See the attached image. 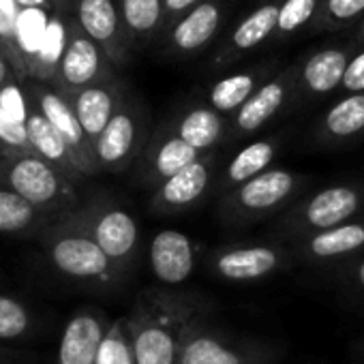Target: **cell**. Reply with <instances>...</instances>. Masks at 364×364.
Masks as SVG:
<instances>
[{
    "label": "cell",
    "mask_w": 364,
    "mask_h": 364,
    "mask_svg": "<svg viewBox=\"0 0 364 364\" xmlns=\"http://www.w3.org/2000/svg\"><path fill=\"white\" fill-rule=\"evenodd\" d=\"M35 330V313L20 298L0 294V341H20Z\"/></svg>",
    "instance_id": "4dcf8cb0"
},
{
    "label": "cell",
    "mask_w": 364,
    "mask_h": 364,
    "mask_svg": "<svg viewBox=\"0 0 364 364\" xmlns=\"http://www.w3.org/2000/svg\"><path fill=\"white\" fill-rule=\"evenodd\" d=\"M291 264V253L279 245H234L219 247L206 259L204 266L215 277L230 283L262 281Z\"/></svg>",
    "instance_id": "7c38bea8"
},
{
    "label": "cell",
    "mask_w": 364,
    "mask_h": 364,
    "mask_svg": "<svg viewBox=\"0 0 364 364\" xmlns=\"http://www.w3.org/2000/svg\"><path fill=\"white\" fill-rule=\"evenodd\" d=\"M364 20V0H323L317 31H343Z\"/></svg>",
    "instance_id": "d6a6232c"
},
{
    "label": "cell",
    "mask_w": 364,
    "mask_h": 364,
    "mask_svg": "<svg viewBox=\"0 0 364 364\" xmlns=\"http://www.w3.org/2000/svg\"><path fill=\"white\" fill-rule=\"evenodd\" d=\"M270 77H272V71L268 65L251 67V69L225 75L210 86L206 95V105L232 118Z\"/></svg>",
    "instance_id": "4316f807"
},
{
    "label": "cell",
    "mask_w": 364,
    "mask_h": 364,
    "mask_svg": "<svg viewBox=\"0 0 364 364\" xmlns=\"http://www.w3.org/2000/svg\"><path fill=\"white\" fill-rule=\"evenodd\" d=\"M230 9L232 0H204L193 11L163 31V52L178 58L204 52L223 31Z\"/></svg>",
    "instance_id": "9a60e30c"
},
{
    "label": "cell",
    "mask_w": 364,
    "mask_h": 364,
    "mask_svg": "<svg viewBox=\"0 0 364 364\" xmlns=\"http://www.w3.org/2000/svg\"><path fill=\"white\" fill-rule=\"evenodd\" d=\"M50 3H52V7L56 11L65 14V11H73V3H75V0H50Z\"/></svg>",
    "instance_id": "f35d334b"
},
{
    "label": "cell",
    "mask_w": 364,
    "mask_h": 364,
    "mask_svg": "<svg viewBox=\"0 0 364 364\" xmlns=\"http://www.w3.org/2000/svg\"><path fill=\"white\" fill-rule=\"evenodd\" d=\"M22 90L28 97V101H33L37 105V109L63 135V139L67 141V146L75 154L84 178H92V176L101 173L97 156H95V148H92L90 139L86 137L69 99L60 90H56L52 84L31 80V77H26L22 82Z\"/></svg>",
    "instance_id": "30bf717a"
},
{
    "label": "cell",
    "mask_w": 364,
    "mask_h": 364,
    "mask_svg": "<svg viewBox=\"0 0 364 364\" xmlns=\"http://www.w3.org/2000/svg\"><path fill=\"white\" fill-rule=\"evenodd\" d=\"M73 20L105 52L114 67L129 63L135 48L129 39L118 0H75Z\"/></svg>",
    "instance_id": "2e32d148"
},
{
    "label": "cell",
    "mask_w": 364,
    "mask_h": 364,
    "mask_svg": "<svg viewBox=\"0 0 364 364\" xmlns=\"http://www.w3.org/2000/svg\"><path fill=\"white\" fill-rule=\"evenodd\" d=\"M26 80V71L22 67V63L16 58V54L0 41V92H3L7 86L24 82Z\"/></svg>",
    "instance_id": "e575fe53"
},
{
    "label": "cell",
    "mask_w": 364,
    "mask_h": 364,
    "mask_svg": "<svg viewBox=\"0 0 364 364\" xmlns=\"http://www.w3.org/2000/svg\"><path fill=\"white\" fill-rule=\"evenodd\" d=\"M0 364H14V355L7 351H0Z\"/></svg>",
    "instance_id": "60d3db41"
},
{
    "label": "cell",
    "mask_w": 364,
    "mask_h": 364,
    "mask_svg": "<svg viewBox=\"0 0 364 364\" xmlns=\"http://www.w3.org/2000/svg\"><path fill=\"white\" fill-rule=\"evenodd\" d=\"M148 137V112L139 99L127 92L122 105L95 144V156L101 173L129 171L141 156Z\"/></svg>",
    "instance_id": "52a82bcc"
},
{
    "label": "cell",
    "mask_w": 364,
    "mask_h": 364,
    "mask_svg": "<svg viewBox=\"0 0 364 364\" xmlns=\"http://www.w3.org/2000/svg\"><path fill=\"white\" fill-rule=\"evenodd\" d=\"M22 122L26 127L28 141H31V148H33L35 154H39L41 159L50 161L60 171H65L75 182V185L80 180H84V173L80 169V163H77L75 154L71 152V148L67 146L63 135L52 127V122L37 109V105L33 101H28V97H26V107H24Z\"/></svg>",
    "instance_id": "7402d4cb"
},
{
    "label": "cell",
    "mask_w": 364,
    "mask_h": 364,
    "mask_svg": "<svg viewBox=\"0 0 364 364\" xmlns=\"http://www.w3.org/2000/svg\"><path fill=\"white\" fill-rule=\"evenodd\" d=\"M67 39L60 60L54 71L52 86L63 95H71L84 90L95 84H103L116 80V67L105 56V52L75 24L69 20L67 24Z\"/></svg>",
    "instance_id": "ba28073f"
},
{
    "label": "cell",
    "mask_w": 364,
    "mask_h": 364,
    "mask_svg": "<svg viewBox=\"0 0 364 364\" xmlns=\"http://www.w3.org/2000/svg\"><path fill=\"white\" fill-rule=\"evenodd\" d=\"M39 240L50 266L65 279L92 287H116L122 283L109 257L80 225L73 210L56 219Z\"/></svg>",
    "instance_id": "7a4b0ae2"
},
{
    "label": "cell",
    "mask_w": 364,
    "mask_h": 364,
    "mask_svg": "<svg viewBox=\"0 0 364 364\" xmlns=\"http://www.w3.org/2000/svg\"><path fill=\"white\" fill-rule=\"evenodd\" d=\"M65 97L69 99L86 137L90 139V144L95 148L97 139L101 137V133L105 131V127L109 124V120L122 105V101L127 97V88L116 77V80L95 84L84 90L65 95Z\"/></svg>",
    "instance_id": "ffe728a7"
},
{
    "label": "cell",
    "mask_w": 364,
    "mask_h": 364,
    "mask_svg": "<svg viewBox=\"0 0 364 364\" xmlns=\"http://www.w3.org/2000/svg\"><path fill=\"white\" fill-rule=\"evenodd\" d=\"M353 54V46L323 48L309 54L298 65V95L302 99H319L341 88Z\"/></svg>",
    "instance_id": "d6986e66"
},
{
    "label": "cell",
    "mask_w": 364,
    "mask_h": 364,
    "mask_svg": "<svg viewBox=\"0 0 364 364\" xmlns=\"http://www.w3.org/2000/svg\"><path fill=\"white\" fill-rule=\"evenodd\" d=\"M279 9L281 0H262V3L242 18L230 37L221 43V48L213 56V69H223L238 63L242 56L255 52L266 41L274 39L277 24H279Z\"/></svg>",
    "instance_id": "e0dca14e"
},
{
    "label": "cell",
    "mask_w": 364,
    "mask_h": 364,
    "mask_svg": "<svg viewBox=\"0 0 364 364\" xmlns=\"http://www.w3.org/2000/svg\"><path fill=\"white\" fill-rule=\"evenodd\" d=\"M306 178L285 167H270L251 178L228 196L219 198V217L228 225L247 228L249 223L285 213L294 198L302 193Z\"/></svg>",
    "instance_id": "277c9868"
},
{
    "label": "cell",
    "mask_w": 364,
    "mask_h": 364,
    "mask_svg": "<svg viewBox=\"0 0 364 364\" xmlns=\"http://www.w3.org/2000/svg\"><path fill=\"white\" fill-rule=\"evenodd\" d=\"M0 150L33 152L24 122L20 118L11 116L3 105H0Z\"/></svg>",
    "instance_id": "836d02e7"
},
{
    "label": "cell",
    "mask_w": 364,
    "mask_h": 364,
    "mask_svg": "<svg viewBox=\"0 0 364 364\" xmlns=\"http://www.w3.org/2000/svg\"><path fill=\"white\" fill-rule=\"evenodd\" d=\"M281 146H283V137H262L242 146L219 171L215 182V193L223 198L236 187L249 182L251 178L270 169V163L277 159Z\"/></svg>",
    "instance_id": "603a6c76"
},
{
    "label": "cell",
    "mask_w": 364,
    "mask_h": 364,
    "mask_svg": "<svg viewBox=\"0 0 364 364\" xmlns=\"http://www.w3.org/2000/svg\"><path fill=\"white\" fill-rule=\"evenodd\" d=\"M219 176V154L206 152L196 163L169 178L150 193L148 206L156 215H178L200 206L213 191Z\"/></svg>",
    "instance_id": "8fae6325"
},
{
    "label": "cell",
    "mask_w": 364,
    "mask_h": 364,
    "mask_svg": "<svg viewBox=\"0 0 364 364\" xmlns=\"http://www.w3.org/2000/svg\"><path fill=\"white\" fill-rule=\"evenodd\" d=\"M274 351L257 343H238L204 323H191L180 345L178 364H272Z\"/></svg>",
    "instance_id": "9c48e42d"
},
{
    "label": "cell",
    "mask_w": 364,
    "mask_h": 364,
    "mask_svg": "<svg viewBox=\"0 0 364 364\" xmlns=\"http://www.w3.org/2000/svg\"><path fill=\"white\" fill-rule=\"evenodd\" d=\"M323 0H281L274 41H283L306 26H315Z\"/></svg>",
    "instance_id": "f546056e"
},
{
    "label": "cell",
    "mask_w": 364,
    "mask_h": 364,
    "mask_svg": "<svg viewBox=\"0 0 364 364\" xmlns=\"http://www.w3.org/2000/svg\"><path fill=\"white\" fill-rule=\"evenodd\" d=\"M355 39H358V41H360V43L364 46V20H362L360 24H358V31H355Z\"/></svg>",
    "instance_id": "ab89813d"
},
{
    "label": "cell",
    "mask_w": 364,
    "mask_h": 364,
    "mask_svg": "<svg viewBox=\"0 0 364 364\" xmlns=\"http://www.w3.org/2000/svg\"><path fill=\"white\" fill-rule=\"evenodd\" d=\"M204 0H163V14H165V26H171L176 20H180L182 16H187L189 11H193L198 5H202Z\"/></svg>",
    "instance_id": "8d00e7d4"
},
{
    "label": "cell",
    "mask_w": 364,
    "mask_h": 364,
    "mask_svg": "<svg viewBox=\"0 0 364 364\" xmlns=\"http://www.w3.org/2000/svg\"><path fill=\"white\" fill-rule=\"evenodd\" d=\"M0 185L28 200L54 221L80 206L75 182L35 152L0 150Z\"/></svg>",
    "instance_id": "3957f363"
},
{
    "label": "cell",
    "mask_w": 364,
    "mask_h": 364,
    "mask_svg": "<svg viewBox=\"0 0 364 364\" xmlns=\"http://www.w3.org/2000/svg\"><path fill=\"white\" fill-rule=\"evenodd\" d=\"M169 122L180 139H185L202 154L215 152L228 139L230 131V118L210 105H191Z\"/></svg>",
    "instance_id": "d4e9b609"
},
{
    "label": "cell",
    "mask_w": 364,
    "mask_h": 364,
    "mask_svg": "<svg viewBox=\"0 0 364 364\" xmlns=\"http://www.w3.org/2000/svg\"><path fill=\"white\" fill-rule=\"evenodd\" d=\"M206 306L196 296L146 289L127 317L135 364H178V353L191 323L204 319Z\"/></svg>",
    "instance_id": "6da1fadb"
},
{
    "label": "cell",
    "mask_w": 364,
    "mask_h": 364,
    "mask_svg": "<svg viewBox=\"0 0 364 364\" xmlns=\"http://www.w3.org/2000/svg\"><path fill=\"white\" fill-rule=\"evenodd\" d=\"M341 88L347 95L364 92V48L353 54V58H351V63H349V67L345 71V77H343Z\"/></svg>",
    "instance_id": "d590c367"
},
{
    "label": "cell",
    "mask_w": 364,
    "mask_h": 364,
    "mask_svg": "<svg viewBox=\"0 0 364 364\" xmlns=\"http://www.w3.org/2000/svg\"><path fill=\"white\" fill-rule=\"evenodd\" d=\"M52 223L54 219H50L28 200L0 185V234L3 236L35 238L41 236Z\"/></svg>",
    "instance_id": "83f0119b"
},
{
    "label": "cell",
    "mask_w": 364,
    "mask_h": 364,
    "mask_svg": "<svg viewBox=\"0 0 364 364\" xmlns=\"http://www.w3.org/2000/svg\"><path fill=\"white\" fill-rule=\"evenodd\" d=\"M200 156L202 152H198L185 139L178 137L171 122H163L150 133L148 144L135 163V182L152 193L163 182L196 163Z\"/></svg>",
    "instance_id": "4fadbf2b"
},
{
    "label": "cell",
    "mask_w": 364,
    "mask_h": 364,
    "mask_svg": "<svg viewBox=\"0 0 364 364\" xmlns=\"http://www.w3.org/2000/svg\"><path fill=\"white\" fill-rule=\"evenodd\" d=\"M347 283L353 285L358 291H364V257H360L358 262H353L347 270Z\"/></svg>",
    "instance_id": "74e56055"
},
{
    "label": "cell",
    "mask_w": 364,
    "mask_h": 364,
    "mask_svg": "<svg viewBox=\"0 0 364 364\" xmlns=\"http://www.w3.org/2000/svg\"><path fill=\"white\" fill-rule=\"evenodd\" d=\"M148 262L152 277L163 285H180L185 283L198 262H200V245L176 230H163L152 236L148 249Z\"/></svg>",
    "instance_id": "ac0fdd59"
},
{
    "label": "cell",
    "mask_w": 364,
    "mask_h": 364,
    "mask_svg": "<svg viewBox=\"0 0 364 364\" xmlns=\"http://www.w3.org/2000/svg\"><path fill=\"white\" fill-rule=\"evenodd\" d=\"M95 364H135L133 343L127 326V317L109 321L107 332L99 345Z\"/></svg>",
    "instance_id": "1f68e13d"
},
{
    "label": "cell",
    "mask_w": 364,
    "mask_h": 364,
    "mask_svg": "<svg viewBox=\"0 0 364 364\" xmlns=\"http://www.w3.org/2000/svg\"><path fill=\"white\" fill-rule=\"evenodd\" d=\"M109 321L95 309H80L65 326L56 364H95Z\"/></svg>",
    "instance_id": "44dd1931"
},
{
    "label": "cell",
    "mask_w": 364,
    "mask_h": 364,
    "mask_svg": "<svg viewBox=\"0 0 364 364\" xmlns=\"http://www.w3.org/2000/svg\"><path fill=\"white\" fill-rule=\"evenodd\" d=\"M364 135V92L345 95L319 118L315 139L323 146H338Z\"/></svg>",
    "instance_id": "484cf974"
},
{
    "label": "cell",
    "mask_w": 364,
    "mask_h": 364,
    "mask_svg": "<svg viewBox=\"0 0 364 364\" xmlns=\"http://www.w3.org/2000/svg\"><path fill=\"white\" fill-rule=\"evenodd\" d=\"M120 14L133 48H146L163 35L165 14L163 0H118Z\"/></svg>",
    "instance_id": "f1b7e54d"
},
{
    "label": "cell",
    "mask_w": 364,
    "mask_h": 364,
    "mask_svg": "<svg viewBox=\"0 0 364 364\" xmlns=\"http://www.w3.org/2000/svg\"><path fill=\"white\" fill-rule=\"evenodd\" d=\"M296 242V253L309 264H330L364 249V223L349 221L332 230L304 236Z\"/></svg>",
    "instance_id": "cb8c5ba5"
},
{
    "label": "cell",
    "mask_w": 364,
    "mask_h": 364,
    "mask_svg": "<svg viewBox=\"0 0 364 364\" xmlns=\"http://www.w3.org/2000/svg\"><path fill=\"white\" fill-rule=\"evenodd\" d=\"M80 225L109 257L122 279L133 270L139 253V228L135 217L107 196H92L73 210Z\"/></svg>",
    "instance_id": "5b68a950"
},
{
    "label": "cell",
    "mask_w": 364,
    "mask_h": 364,
    "mask_svg": "<svg viewBox=\"0 0 364 364\" xmlns=\"http://www.w3.org/2000/svg\"><path fill=\"white\" fill-rule=\"evenodd\" d=\"M364 206V187L330 185L291 204L277 221L274 232L300 240L304 236L349 223Z\"/></svg>",
    "instance_id": "8992f818"
},
{
    "label": "cell",
    "mask_w": 364,
    "mask_h": 364,
    "mask_svg": "<svg viewBox=\"0 0 364 364\" xmlns=\"http://www.w3.org/2000/svg\"><path fill=\"white\" fill-rule=\"evenodd\" d=\"M298 95V67H285L274 73L232 118L228 131V144L240 141L259 129H264L285 105Z\"/></svg>",
    "instance_id": "5bb4252c"
}]
</instances>
